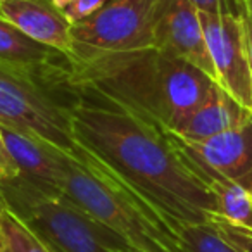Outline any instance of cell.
<instances>
[{
	"label": "cell",
	"instance_id": "cell-15",
	"mask_svg": "<svg viewBox=\"0 0 252 252\" xmlns=\"http://www.w3.org/2000/svg\"><path fill=\"white\" fill-rule=\"evenodd\" d=\"M182 252H238L211 223H173L169 226Z\"/></svg>",
	"mask_w": 252,
	"mask_h": 252
},
{
	"label": "cell",
	"instance_id": "cell-9",
	"mask_svg": "<svg viewBox=\"0 0 252 252\" xmlns=\"http://www.w3.org/2000/svg\"><path fill=\"white\" fill-rule=\"evenodd\" d=\"M154 47L193 64L218 83L199 11L189 0H158Z\"/></svg>",
	"mask_w": 252,
	"mask_h": 252
},
{
	"label": "cell",
	"instance_id": "cell-12",
	"mask_svg": "<svg viewBox=\"0 0 252 252\" xmlns=\"http://www.w3.org/2000/svg\"><path fill=\"white\" fill-rule=\"evenodd\" d=\"M251 118L252 112L249 109L242 107L230 94L216 85L209 97L195 111L190 112L175 130L166 133H171L187 142H202L233 130Z\"/></svg>",
	"mask_w": 252,
	"mask_h": 252
},
{
	"label": "cell",
	"instance_id": "cell-19",
	"mask_svg": "<svg viewBox=\"0 0 252 252\" xmlns=\"http://www.w3.org/2000/svg\"><path fill=\"white\" fill-rule=\"evenodd\" d=\"M18 178H21V173H19V169L16 168L11 156H9L7 149H5V144H4L2 131H0V185L12 183Z\"/></svg>",
	"mask_w": 252,
	"mask_h": 252
},
{
	"label": "cell",
	"instance_id": "cell-23",
	"mask_svg": "<svg viewBox=\"0 0 252 252\" xmlns=\"http://www.w3.org/2000/svg\"><path fill=\"white\" fill-rule=\"evenodd\" d=\"M112 252H137V251H133V249H131L130 245L125 244V242H123V244H119L118 247L112 249Z\"/></svg>",
	"mask_w": 252,
	"mask_h": 252
},
{
	"label": "cell",
	"instance_id": "cell-2",
	"mask_svg": "<svg viewBox=\"0 0 252 252\" xmlns=\"http://www.w3.org/2000/svg\"><path fill=\"white\" fill-rule=\"evenodd\" d=\"M64 87L92 94L173 131L211 95L216 81L156 47L69 61Z\"/></svg>",
	"mask_w": 252,
	"mask_h": 252
},
{
	"label": "cell",
	"instance_id": "cell-1",
	"mask_svg": "<svg viewBox=\"0 0 252 252\" xmlns=\"http://www.w3.org/2000/svg\"><path fill=\"white\" fill-rule=\"evenodd\" d=\"M78 144L166 224L211 223L218 202L173 138L128 109L97 97L69 104Z\"/></svg>",
	"mask_w": 252,
	"mask_h": 252
},
{
	"label": "cell",
	"instance_id": "cell-6",
	"mask_svg": "<svg viewBox=\"0 0 252 252\" xmlns=\"http://www.w3.org/2000/svg\"><path fill=\"white\" fill-rule=\"evenodd\" d=\"M156 5L158 0H109L94 16L71 26V61L154 47Z\"/></svg>",
	"mask_w": 252,
	"mask_h": 252
},
{
	"label": "cell",
	"instance_id": "cell-18",
	"mask_svg": "<svg viewBox=\"0 0 252 252\" xmlns=\"http://www.w3.org/2000/svg\"><path fill=\"white\" fill-rule=\"evenodd\" d=\"M109 0H74L73 4L63 12L66 16V19L74 25V23H80L83 19L94 16L95 12H98Z\"/></svg>",
	"mask_w": 252,
	"mask_h": 252
},
{
	"label": "cell",
	"instance_id": "cell-20",
	"mask_svg": "<svg viewBox=\"0 0 252 252\" xmlns=\"http://www.w3.org/2000/svg\"><path fill=\"white\" fill-rule=\"evenodd\" d=\"M237 12L240 16L242 26H244L247 56L252 69V0H237Z\"/></svg>",
	"mask_w": 252,
	"mask_h": 252
},
{
	"label": "cell",
	"instance_id": "cell-13",
	"mask_svg": "<svg viewBox=\"0 0 252 252\" xmlns=\"http://www.w3.org/2000/svg\"><path fill=\"white\" fill-rule=\"evenodd\" d=\"M0 131L21 178L47 193H61L57 149L11 126L0 125Z\"/></svg>",
	"mask_w": 252,
	"mask_h": 252
},
{
	"label": "cell",
	"instance_id": "cell-10",
	"mask_svg": "<svg viewBox=\"0 0 252 252\" xmlns=\"http://www.w3.org/2000/svg\"><path fill=\"white\" fill-rule=\"evenodd\" d=\"M0 63L56 87L66 76L69 57L30 38L14 25L0 19Z\"/></svg>",
	"mask_w": 252,
	"mask_h": 252
},
{
	"label": "cell",
	"instance_id": "cell-16",
	"mask_svg": "<svg viewBox=\"0 0 252 252\" xmlns=\"http://www.w3.org/2000/svg\"><path fill=\"white\" fill-rule=\"evenodd\" d=\"M0 252H54L16 214L4 211L0 220Z\"/></svg>",
	"mask_w": 252,
	"mask_h": 252
},
{
	"label": "cell",
	"instance_id": "cell-11",
	"mask_svg": "<svg viewBox=\"0 0 252 252\" xmlns=\"http://www.w3.org/2000/svg\"><path fill=\"white\" fill-rule=\"evenodd\" d=\"M0 19L66 57H73L71 23L47 0H0Z\"/></svg>",
	"mask_w": 252,
	"mask_h": 252
},
{
	"label": "cell",
	"instance_id": "cell-17",
	"mask_svg": "<svg viewBox=\"0 0 252 252\" xmlns=\"http://www.w3.org/2000/svg\"><path fill=\"white\" fill-rule=\"evenodd\" d=\"M211 224H213V226L223 235L224 240L230 242L238 252H252V230L237 226V224H231L218 216L211 221Z\"/></svg>",
	"mask_w": 252,
	"mask_h": 252
},
{
	"label": "cell",
	"instance_id": "cell-14",
	"mask_svg": "<svg viewBox=\"0 0 252 252\" xmlns=\"http://www.w3.org/2000/svg\"><path fill=\"white\" fill-rule=\"evenodd\" d=\"M180 151V149H178ZM185 158V156H183ZM189 162V161H187ZM190 164V162H189ZM190 168L197 173L200 180L206 183L214 193L218 202V218L228 221L231 224H237L242 228L252 230V192L230 180L223 178L214 173H207L202 169H197L190 164Z\"/></svg>",
	"mask_w": 252,
	"mask_h": 252
},
{
	"label": "cell",
	"instance_id": "cell-21",
	"mask_svg": "<svg viewBox=\"0 0 252 252\" xmlns=\"http://www.w3.org/2000/svg\"><path fill=\"white\" fill-rule=\"evenodd\" d=\"M199 12L220 14L224 11H237V0H189Z\"/></svg>",
	"mask_w": 252,
	"mask_h": 252
},
{
	"label": "cell",
	"instance_id": "cell-4",
	"mask_svg": "<svg viewBox=\"0 0 252 252\" xmlns=\"http://www.w3.org/2000/svg\"><path fill=\"white\" fill-rule=\"evenodd\" d=\"M0 193L5 207L54 252H112L125 242L63 193H47L25 178L0 185Z\"/></svg>",
	"mask_w": 252,
	"mask_h": 252
},
{
	"label": "cell",
	"instance_id": "cell-7",
	"mask_svg": "<svg viewBox=\"0 0 252 252\" xmlns=\"http://www.w3.org/2000/svg\"><path fill=\"white\" fill-rule=\"evenodd\" d=\"M199 16L218 85L252 112V69L240 16L237 11Z\"/></svg>",
	"mask_w": 252,
	"mask_h": 252
},
{
	"label": "cell",
	"instance_id": "cell-22",
	"mask_svg": "<svg viewBox=\"0 0 252 252\" xmlns=\"http://www.w3.org/2000/svg\"><path fill=\"white\" fill-rule=\"evenodd\" d=\"M47 2H49V4L52 5V7H56L57 11L64 12L67 7H69L71 4H73L74 0H47Z\"/></svg>",
	"mask_w": 252,
	"mask_h": 252
},
{
	"label": "cell",
	"instance_id": "cell-5",
	"mask_svg": "<svg viewBox=\"0 0 252 252\" xmlns=\"http://www.w3.org/2000/svg\"><path fill=\"white\" fill-rule=\"evenodd\" d=\"M0 125L73 156L81 161L85 149L73 130L69 104H63L43 81L0 63Z\"/></svg>",
	"mask_w": 252,
	"mask_h": 252
},
{
	"label": "cell",
	"instance_id": "cell-8",
	"mask_svg": "<svg viewBox=\"0 0 252 252\" xmlns=\"http://www.w3.org/2000/svg\"><path fill=\"white\" fill-rule=\"evenodd\" d=\"M168 135L193 168L220 175L252 192V118L202 142Z\"/></svg>",
	"mask_w": 252,
	"mask_h": 252
},
{
	"label": "cell",
	"instance_id": "cell-3",
	"mask_svg": "<svg viewBox=\"0 0 252 252\" xmlns=\"http://www.w3.org/2000/svg\"><path fill=\"white\" fill-rule=\"evenodd\" d=\"M59 190L137 252H182L168 224L85 151L81 161L57 149Z\"/></svg>",
	"mask_w": 252,
	"mask_h": 252
},
{
	"label": "cell",
	"instance_id": "cell-24",
	"mask_svg": "<svg viewBox=\"0 0 252 252\" xmlns=\"http://www.w3.org/2000/svg\"><path fill=\"white\" fill-rule=\"evenodd\" d=\"M7 209L5 207V202H4V197H2V193H0V220H2V214H4V211Z\"/></svg>",
	"mask_w": 252,
	"mask_h": 252
}]
</instances>
